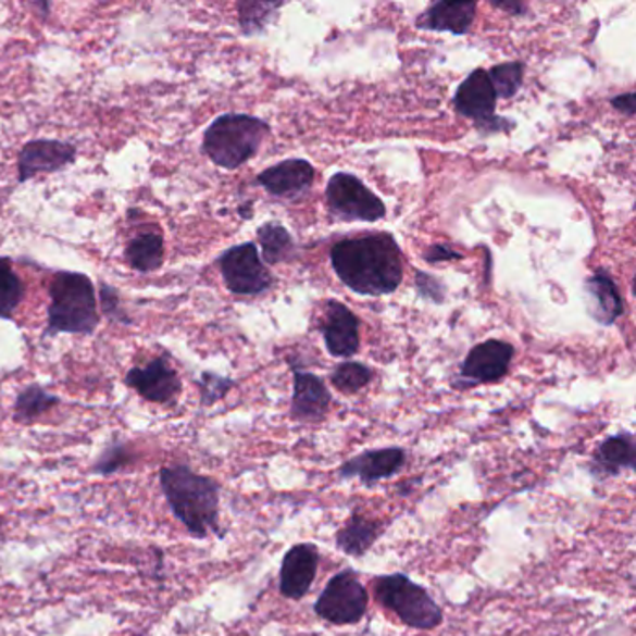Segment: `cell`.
<instances>
[{
	"label": "cell",
	"instance_id": "cell-1",
	"mask_svg": "<svg viewBox=\"0 0 636 636\" xmlns=\"http://www.w3.org/2000/svg\"><path fill=\"white\" fill-rule=\"evenodd\" d=\"M336 276L359 296H390L403 280L401 250L390 234L344 239L331 250Z\"/></svg>",
	"mask_w": 636,
	"mask_h": 636
},
{
	"label": "cell",
	"instance_id": "cell-2",
	"mask_svg": "<svg viewBox=\"0 0 636 636\" xmlns=\"http://www.w3.org/2000/svg\"><path fill=\"white\" fill-rule=\"evenodd\" d=\"M159 482L172 513L190 536L208 538L210 534L223 536L219 525L221 486L217 479L198 474L187 465L163 466Z\"/></svg>",
	"mask_w": 636,
	"mask_h": 636
},
{
	"label": "cell",
	"instance_id": "cell-3",
	"mask_svg": "<svg viewBox=\"0 0 636 636\" xmlns=\"http://www.w3.org/2000/svg\"><path fill=\"white\" fill-rule=\"evenodd\" d=\"M49 307L43 338L57 335L90 336L101 322L93 284L85 273L59 271L47 286Z\"/></svg>",
	"mask_w": 636,
	"mask_h": 636
},
{
	"label": "cell",
	"instance_id": "cell-4",
	"mask_svg": "<svg viewBox=\"0 0 636 636\" xmlns=\"http://www.w3.org/2000/svg\"><path fill=\"white\" fill-rule=\"evenodd\" d=\"M271 127L250 114H223L203 132L202 151L224 171H236L257 155Z\"/></svg>",
	"mask_w": 636,
	"mask_h": 636
},
{
	"label": "cell",
	"instance_id": "cell-5",
	"mask_svg": "<svg viewBox=\"0 0 636 636\" xmlns=\"http://www.w3.org/2000/svg\"><path fill=\"white\" fill-rule=\"evenodd\" d=\"M375 599L383 609L390 610L403 625L416 631H434L445 620L429 591L403 573L381 575L374 581Z\"/></svg>",
	"mask_w": 636,
	"mask_h": 636
},
{
	"label": "cell",
	"instance_id": "cell-6",
	"mask_svg": "<svg viewBox=\"0 0 636 636\" xmlns=\"http://www.w3.org/2000/svg\"><path fill=\"white\" fill-rule=\"evenodd\" d=\"M367 590L353 570H341L331 577L314 603L315 616L333 625H353L367 612Z\"/></svg>",
	"mask_w": 636,
	"mask_h": 636
},
{
	"label": "cell",
	"instance_id": "cell-7",
	"mask_svg": "<svg viewBox=\"0 0 636 636\" xmlns=\"http://www.w3.org/2000/svg\"><path fill=\"white\" fill-rule=\"evenodd\" d=\"M325 198L328 211L346 223H377L387 215L385 203L374 190L348 172H338L328 179Z\"/></svg>",
	"mask_w": 636,
	"mask_h": 636
},
{
	"label": "cell",
	"instance_id": "cell-8",
	"mask_svg": "<svg viewBox=\"0 0 636 636\" xmlns=\"http://www.w3.org/2000/svg\"><path fill=\"white\" fill-rule=\"evenodd\" d=\"M217 265L224 286L234 296L257 297L273 288V275L263 265L260 250L254 244L236 245L224 250Z\"/></svg>",
	"mask_w": 636,
	"mask_h": 636
},
{
	"label": "cell",
	"instance_id": "cell-9",
	"mask_svg": "<svg viewBox=\"0 0 636 636\" xmlns=\"http://www.w3.org/2000/svg\"><path fill=\"white\" fill-rule=\"evenodd\" d=\"M453 109L461 116L473 120L482 133L510 132L512 122L497 114V93L486 70H474L453 96Z\"/></svg>",
	"mask_w": 636,
	"mask_h": 636
},
{
	"label": "cell",
	"instance_id": "cell-10",
	"mask_svg": "<svg viewBox=\"0 0 636 636\" xmlns=\"http://www.w3.org/2000/svg\"><path fill=\"white\" fill-rule=\"evenodd\" d=\"M512 344L502 340L482 341L474 346L463 361L456 387L471 388L502 379L513 361Z\"/></svg>",
	"mask_w": 636,
	"mask_h": 636
},
{
	"label": "cell",
	"instance_id": "cell-11",
	"mask_svg": "<svg viewBox=\"0 0 636 636\" xmlns=\"http://www.w3.org/2000/svg\"><path fill=\"white\" fill-rule=\"evenodd\" d=\"M77 159V148L54 138H34L21 146L17 153V184H27L28 179L40 174H54L72 166Z\"/></svg>",
	"mask_w": 636,
	"mask_h": 636
},
{
	"label": "cell",
	"instance_id": "cell-12",
	"mask_svg": "<svg viewBox=\"0 0 636 636\" xmlns=\"http://www.w3.org/2000/svg\"><path fill=\"white\" fill-rule=\"evenodd\" d=\"M127 387L151 403H174L182 394V379L166 354L151 359L146 366H133L124 379Z\"/></svg>",
	"mask_w": 636,
	"mask_h": 636
},
{
	"label": "cell",
	"instance_id": "cell-13",
	"mask_svg": "<svg viewBox=\"0 0 636 636\" xmlns=\"http://www.w3.org/2000/svg\"><path fill=\"white\" fill-rule=\"evenodd\" d=\"M407 465V452L400 447L375 448L357 453L338 469L340 479H361L362 486L372 487L383 479L398 476Z\"/></svg>",
	"mask_w": 636,
	"mask_h": 636
},
{
	"label": "cell",
	"instance_id": "cell-14",
	"mask_svg": "<svg viewBox=\"0 0 636 636\" xmlns=\"http://www.w3.org/2000/svg\"><path fill=\"white\" fill-rule=\"evenodd\" d=\"M320 570V549L314 544H297L284 554L280 565V596L301 601L307 596Z\"/></svg>",
	"mask_w": 636,
	"mask_h": 636
},
{
	"label": "cell",
	"instance_id": "cell-15",
	"mask_svg": "<svg viewBox=\"0 0 636 636\" xmlns=\"http://www.w3.org/2000/svg\"><path fill=\"white\" fill-rule=\"evenodd\" d=\"M315 171L304 159H288L260 172L257 184L275 198L296 200L307 195L314 185Z\"/></svg>",
	"mask_w": 636,
	"mask_h": 636
},
{
	"label": "cell",
	"instance_id": "cell-16",
	"mask_svg": "<svg viewBox=\"0 0 636 636\" xmlns=\"http://www.w3.org/2000/svg\"><path fill=\"white\" fill-rule=\"evenodd\" d=\"M636 469V442L629 432H620L601 440V445L591 453L588 473L597 482L618 478L625 471Z\"/></svg>",
	"mask_w": 636,
	"mask_h": 636
},
{
	"label": "cell",
	"instance_id": "cell-17",
	"mask_svg": "<svg viewBox=\"0 0 636 636\" xmlns=\"http://www.w3.org/2000/svg\"><path fill=\"white\" fill-rule=\"evenodd\" d=\"M331 392L322 377L310 372H294V396L289 414L301 424H317L331 409Z\"/></svg>",
	"mask_w": 636,
	"mask_h": 636
},
{
	"label": "cell",
	"instance_id": "cell-18",
	"mask_svg": "<svg viewBox=\"0 0 636 636\" xmlns=\"http://www.w3.org/2000/svg\"><path fill=\"white\" fill-rule=\"evenodd\" d=\"M323 338L328 353L338 359H348L359 351L361 335L359 320L341 302L328 301L322 325Z\"/></svg>",
	"mask_w": 636,
	"mask_h": 636
},
{
	"label": "cell",
	"instance_id": "cell-19",
	"mask_svg": "<svg viewBox=\"0 0 636 636\" xmlns=\"http://www.w3.org/2000/svg\"><path fill=\"white\" fill-rule=\"evenodd\" d=\"M584 301H586L588 314L603 327L614 325L625 310L616 283L603 270L596 271L590 278H586Z\"/></svg>",
	"mask_w": 636,
	"mask_h": 636
},
{
	"label": "cell",
	"instance_id": "cell-20",
	"mask_svg": "<svg viewBox=\"0 0 636 636\" xmlns=\"http://www.w3.org/2000/svg\"><path fill=\"white\" fill-rule=\"evenodd\" d=\"M476 2H435L420 14L416 27L432 33H452L465 36L473 27Z\"/></svg>",
	"mask_w": 636,
	"mask_h": 636
},
{
	"label": "cell",
	"instance_id": "cell-21",
	"mask_svg": "<svg viewBox=\"0 0 636 636\" xmlns=\"http://www.w3.org/2000/svg\"><path fill=\"white\" fill-rule=\"evenodd\" d=\"M383 532L385 531L381 521L367 517L361 512H353L346 521V525L336 532V549H340L346 557L362 558L383 536Z\"/></svg>",
	"mask_w": 636,
	"mask_h": 636
},
{
	"label": "cell",
	"instance_id": "cell-22",
	"mask_svg": "<svg viewBox=\"0 0 636 636\" xmlns=\"http://www.w3.org/2000/svg\"><path fill=\"white\" fill-rule=\"evenodd\" d=\"M125 262L137 273L148 275L161 270L164 262V239L159 232L145 230L125 245Z\"/></svg>",
	"mask_w": 636,
	"mask_h": 636
},
{
	"label": "cell",
	"instance_id": "cell-23",
	"mask_svg": "<svg viewBox=\"0 0 636 636\" xmlns=\"http://www.w3.org/2000/svg\"><path fill=\"white\" fill-rule=\"evenodd\" d=\"M258 241L262 247V262L270 265L289 262L296 254L294 237L280 223H267L258 228Z\"/></svg>",
	"mask_w": 636,
	"mask_h": 636
},
{
	"label": "cell",
	"instance_id": "cell-24",
	"mask_svg": "<svg viewBox=\"0 0 636 636\" xmlns=\"http://www.w3.org/2000/svg\"><path fill=\"white\" fill-rule=\"evenodd\" d=\"M59 403V396L47 392L41 385H28L15 398L14 420L20 424H33Z\"/></svg>",
	"mask_w": 636,
	"mask_h": 636
},
{
	"label": "cell",
	"instance_id": "cell-25",
	"mask_svg": "<svg viewBox=\"0 0 636 636\" xmlns=\"http://www.w3.org/2000/svg\"><path fill=\"white\" fill-rule=\"evenodd\" d=\"M25 299V284L10 258L0 257V320H12Z\"/></svg>",
	"mask_w": 636,
	"mask_h": 636
},
{
	"label": "cell",
	"instance_id": "cell-26",
	"mask_svg": "<svg viewBox=\"0 0 636 636\" xmlns=\"http://www.w3.org/2000/svg\"><path fill=\"white\" fill-rule=\"evenodd\" d=\"M283 2H239V27L244 36H260L275 20L276 12L283 8Z\"/></svg>",
	"mask_w": 636,
	"mask_h": 636
},
{
	"label": "cell",
	"instance_id": "cell-27",
	"mask_svg": "<svg viewBox=\"0 0 636 636\" xmlns=\"http://www.w3.org/2000/svg\"><path fill=\"white\" fill-rule=\"evenodd\" d=\"M487 77L491 80L492 90L497 93V99H510L519 92L525 79V64L523 62H506L499 66L491 67L487 72Z\"/></svg>",
	"mask_w": 636,
	"mask_h": 636
},
{
	"label": "cell",
	"instance_id": "cell-28",
	"mask_svg": "<svg viewBox=\"0 0 636 636\" xmlns=\"http://www.w3.org/2000/svg\"><path fill=\"white\" fill-rule=\"evenodd\" d=\"M372 377H374V372L361 362H344L333 370L331 383L338 392L349 396V394L361 392L362 388H366Z\"/></svg>",
	"mask_w": 636,
	"mask_h": 636
},
{
	"label": "cell",
	"instance_id": "cell-29",
	"mask_svg": "<svg viewBox=\"0 0 636 636\" xmlns=\"http://www.w3.org/2000/svg\"><path fill=\"white\" fill-rule=\"evenodd\" d=\"M135 460H137V456L129 450L127 445H124V442H114V445L107 447L103 453L99 456L98 461L92 465V473L101 474V476L119 473L125 466L133 465Z\"/></svg>",
	"mask_w": 636,
	"mask_h": 636
},
{
	"label": "cell",
	"instance_id": "cell-30",
	"mask_svg": "<svg viewBox=\"0 0 636 636\" xmlns=\"http://www.w3.org/2000/svg\"><path fill=\"white\" fill-rule=\"evenodd\" d=\"M197 385L200 388V403L203 407H210L223 400L224 396L236 387V381L213 374V372H203Z\"/></svg>",
	"mask_w": 636,
	"mask_h": 636
},
{
	"label": "cell",
	"instance_id": "cell-31",
	"mask_svg": "<svg viewBox=\"0 0 636 636\" xmlns=\"http://www.w3.org/2000/svg\"><path fill=\"white\" fill-rule=\"evenodd\" d=\"M99 314L105 315L107 320L119 325H133L129 312L124 309V302L120 297L119 289L112 288L111 284L101 283L99 286Z\"/></svg>",
	"mask_w": 636,
	"mask_h": 636
},
{
	"label": "cell",
	"instance_id": "cell-32",
	"mask_svg": "<svg viewBox=\"0 0 636 636\" xmlns=\"http://www.w3.org/2000/svg\"><path fill=\"white\" fill-rule=\"evenodd\" d=\"M416 289H419L420 296L427 297V299H432V301H445V288H442V284L432 275H426V273H420L419 271V273H416Z\"/></svg>",
	"mask_w": 636,
	"mask_h": 636
},
{
	"label": "cell",
	"instance_id": "cell-33",
	"mask_svg": "<svg viewBox=\"0 0 636 636\" xmlns=\"http://www.w3.org/2000/svg\"><path fill=\"white\" fill-rule=\"evenodd\" d=\"M427 262L429 263H439V262H450V260H458L461 258L460 252H456V250L447 249V247H442V245H434L432 249L427 250L426 252Z\"/></svg>",
	"mask_w": 636,
	"mask_h": 636
},
{
	"label": "cell",
	"instance_id": "cell-34",
	"mask_svg": "<svg viewBox=\"0 0 636 636\" xmlns=\"http://www.w3.org/2000/svg\"><path fill=\"white\" fill-rule=\"evenodd\" d=\"M612 107H614L618 112L625 114V116H635V93L627 92L622 93V96H616V98L612 99Z\"/></svg>",
	"mask_w": 636,
	"mask_h": 636
},
{
	"label": "cell",
	"instance_id": "cell-35",
	"mask_svg": "<svg viewBox=\"0 0 636 636\" xmlns=\"http://www.w3.org/2000/svg\"><path fill=\"white\" fill-rule=\"evenodd\" d=\"M492 7L504 10V12H512V15L525 14L528 7L525 2H491Z\"/></svg>",
	"mask_w": 636,
	"mask_h": 636
},
{
	"label": "cell",
	"instance_id": "cell-36",
	"mask_svg": "<svg viewBox=\"0 0 636 636\" xmlns=\"http://www.w3.org/2000/svg\"><path fill=\"white\" fill-rule=\"evenodd\" d=\"M0 532H2V519H0ZM0 538H2V534H0Z\"/></svg>",
	"mask_w": 636,
	"mask_h": 636
}]
</instances>
